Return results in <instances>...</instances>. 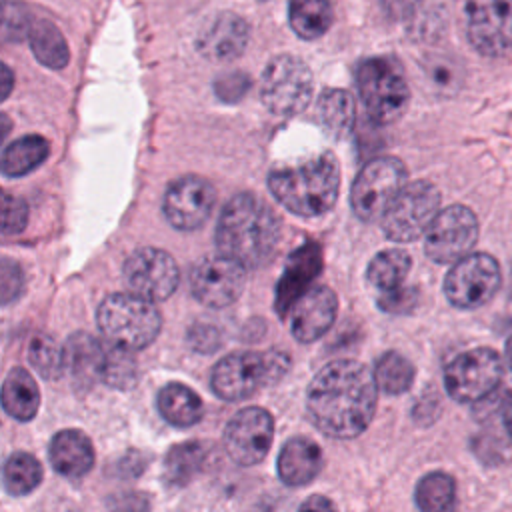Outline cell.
<instances>
[{"mask_svg": "<svg viewBox=\"0 0 512 512\" xmlns=\"http://www.w3.org/2000/svg\"><path fill=\"white\" fill-rule=\"evenodd\" d=\"M378 400L374 374L356 360L326 364L310 382L306 412L326 436L348 440L370 424Z\"/></svg>", "mask_w": 512, "mask_h": 512, "instance_id": "obj_1", "label": "cell"}, {"mask_svg": "<svg viewBox=\"0 0 512 512\" xmlns=\"http://www.w3.org/2000/svg\"><path fill=\"white\" fill-rule=\"evenodd\" d=\"M280 242V218L258 196L240 192L224 206L216 226L220 254L244 268L264 266Z\"/></svg>", "mask_w": 512, "mask_h": 512, "instance_id": "obj_2", "label": "cell"}, {"mask_svg": "<svg viewBox=\"0 0 512 512\" xmlns=\"http://www.w3.org/2000/svg\"><path fill=\"white\" fill-rule=\"evenodd\" d=\"M340 168L332 154H320L298 166L270 172L268 188L272 196L290 212L312 218L328 212L336 202Z\"/></svg>", "mask_w": 512, "mask_h": 512, "instance_id": "obj_3", "label": "cell"}, {"mask_svg": "<svg viewBox=\"0 0 512 512\" xmlns=\"http://www.w3.org/2000/svg\"><path fill=\"white\" fill-rule=\"evenodd\" d=\"M288 366L290 358L282 350L234 352L214 366L210 386L224 400H244L266 384L278 382Z\"/></svg>", "mask_w": 512, "mask_h": 512, "instance_id": "obj_4", "label": "cell"}, {"mask_svg": "<svg viewBox=\"0 0 512 512\" xmlns=\"http://www.w3.org/2000/svg\"><path fill=\"white\" fill-rule=\"evenodd\" d=\"M98 328L108 342L138 350L148 346L160 332V312L138 294H112L102 300L98 314Z\"/></svg>", "mask_w": 512, "mask_h": 512, "instance_id": "obj_5", "label": "cell"}, {"mask_svg": "<svg viewBox=\"0 0 512 512\" xmlns=\"http://www.w3.org/2000/svg\"><path fill=\"white\" fill-rule=\"evenodd\" d=\"M356 84L368 116L376 124H390L408 106V84L400 66L390 58H368L356 70Z\"/></svg>", "mask_w": 512, "mask_h": 512, "instance_id": "obj_6", "label": "cell"}, {"mask_svg": "<svg viewBox=\"0 0 512 512\" xmlns=\"http://www.w3.org/2000/svg\"><path fill=\"white\" fill-rule=\"evenodd\" d=\"M440 192L426 180L404 184L382 214V230L390 240L410 242L422 236L438 214Z\"/></svg>", "mask_w": 512, "mask_h": 512, "instance_id": "obj_7", "label": "cell"}, {"mask_svg": "<svg viewBox=\"0 0 512 512\" xmlns=\"http://www.w3.org/2000/svg\"><path fill=\"white\" fill-rule=\"evenodd\" d=\"M312 90L314 82L310 68L290 54L272 58L262 74V102L270 112L280 116L302 112L310 104Z\"/></svg>", "mask_w": 512, "mask_h": 512, "instance_id": "obj_8", "label": "cell"}, {"mask_svg": "<svg viewBox=\"0 0 512 512\" xmlns=\"http://www.w3.org/2000/svg\"><path fill=\"white\" fill-rule=\"evenodd\" d=\"M406 182V166L402 160L394 156H382L370 160L356 176L352 184L350 204L354 214L364 220L372 222L382 218L392 198Z\"/></svg>", "mask_w": 512, "mask_h": 512, "instance_id": "obj_9", "label": "cell"}, {"mask_svg": "<svg viewBox=\"0 0 512 512\" xmlns=\"http://www.w3.org/2000/svg\"><path fill=\"white\" fill-rule=\"evenodd\" d=\"M502 380V360L492 348H474L456 356L444 370L448 394L458 402L490 396Z\"/></svg>", "mask_w": 512, "mask_h": 512, "instance_id": "obj_10", "label": "cell"}, {"mask_svg": "<svg viewBox=\"0 0 512 512\" xmlns=\"http://www.w3.org/2000/svg\"><path fill=\"white\" fill-rule=\"evenodd\" d=\"M500 266L490 254H466L444 278V294L456 308H480L500 288Z\"/></svg>", "mask_w": 512, "mask_h": 512, "instance_id": "obj_11", "label": "cell"}, {"mask_svg": "<svg viewBox=\"0 0 512 512\" xmlns=\"http://www.w3.org/2000/svg\"><path fill=\"white\" fill-rule=\"evenodd\" d=\"M476 238V214L462 204H454L440 210L424 232V250L434 262L450 264L464 258L476 244Z\"/></svg>", "mask_w": 512, "mask_h": 512, "instance_id": "obj_12", "label": "cell"}, {"mask_svg": "<svg viewBox=\"0 0 512 512\" xmlns=\"http://www.w3.org/2000/svg\"><path fill=\"white\" fill-rule=\"evenodd\" d=\"M466 32L470 44L484 56L512 52V0H468Z\"/></svg>", "mask_w": 512, "mask_h": 512, "instance_id": "obj_13", "label": "cell"}, {"mask_svg": "<svg viewBox=\"0 0 512 512\" xmlns=\"http://www.w3.org/2000/svg\"><path fill=\"white\" fill-rule=\"evenodd\" d=\"M124 284L132 294L146 300H166L178 286V266L174 258L160 248H138L124 262Z\"/></svg>", "mask_w": 512, "mask_h": 512, "instance_id": "obj_14", "label": "cell"}, {"mask_svg": "<svg viewBox=\"0 0 512 512\" xmlns=\"http://www.w3.org/2000/svg\"><path fill=\"white\" fill-rule=\"evenodd\" d=\"M274 438L272 416L258 406L236 412L224 430V448L240 466H252L264 460Z\"/></svg>", "mask_w": 512, "mask_h": 512, "instance_id": "obj_15", "label": "cell"}, {"mask_svg": "<svg viewBox=\"0 0 512 512\" xmlns=\"http://www.w3.org/2000/svg\"><path fill=\"white\" fill-rule=\"evenodd\" d=\"M244 284V266L224 254L200 260L190 276L194 298L210 308L230 306L242 294Z\"/></svg>", "mask_w": 512, "mask_h": 512, "instance_id": "obj_16", "label": "cell"}, {"mask_svg": "<svg viewBox=\"0 0 512 512\" xmlns=\"http://www.w3.org/2000/svg\"><path fill=\"white\" fill-rule=\"evenodd\" d=\"M216 202L214 186L200 176H184L170 184L162 210L166 220L178 230L200 228Z\"/></svg>", "mask_w": 512, "mask_h": 512, "instance_id": "obj_17", "label": "cell"}, {"mask_svg": "<svg viewBox=\"0 0 512 512\" xmlns=\"http://www.w3.org/2000/svg\"><path fill=\"white\" fill-rule=\"evenodd\" d=\"M338 300L328 286L308 288L290 310V330L298 342H314L326 334L336 316Z\"/></svg>", "mask_w": 512, "mask_h": 512, "instance_id": "obj_18", "label": "cell"}, {"mask_svg": "<svg viewBox=\"0 0 512 512\" xmlns=\"http://www.w3.org/2000/svg\"><path fill=\"white\" fill-rule=\"evenodd\" d=\"M250 40V26L232 12H222L210 20L198 34V52L212 62H228L238 58Z\"/></svg>", "mask_w": 512, "mask_h": 512, "instance_id": "obj_19", "label": "cell"}, {"mask_svg": "<svg viewBox=\"0 0 512 512\" xmlns=\"http://www.w3.org/2000/svg\"><path fill=\"white\" fill-rule=\"evenodd\" d=\"M320 268H322V254H320V246L314 242L300 246L290 256L276 290V310L280 316H286L292 310V306L308 290L310 282L316 278Z\"/></svg>", "mask_w": 512, "mask_h": 512, "instance_id": "obj_20", "label": "cell"}, {"mask_svg": "<svg viewBox=\"0 0 512 512\" xmlns=\"http://www.w3.org/2000/svg\"><path fill=\"white\" fill-rule=\"evenodd\" d=\"M52 468L70 480H78L94 464V450L86 434L80 430H60L50 440L48 448Z\"/></svg>", "mask_w": 512, "mask_h": 512, "instance_id": "obj_21", "label": "cell"}, {"mask_svg": "<svg viewBox=\"0 0 512 512\" xmlns=\"http://www.w3.org/2000/svg\"><path fill=\"white\" fill-rule=\"evenodd\" d=\"M322 466V452L316 442L304 436L290 438L278 454V476L288 486H304L316 478Z\"/></svg>", "mask_w": 512, "mask_h": 512, "instance_id": "obj_22", "label": "cell"}, {"mask_svg": "<svg viewBox=\"0 0 512 512\" xmlns=\"http://www.w3.org/2000/svg\"><path fill=\"white\" fill-rule=\"evenodd\" d=\"M2 406L14 420H32L40 406V390L24 368H12L2 384Z\"/></svg>", "mask_w": 512, "mask_h": 512, "instance_id": "obj_23", "label": "cell"}, {"mask_svg": "<svg viewBox=\"0 0 512 512\" xmlns=\"http://www.w3.org/2000/svg\"><path fill=\"white\" fill-rule=\"evenodd\" d=\"M156 406L166 422L180 428L196 424L204 414V404L200 396L192 388L178 382H170L160 388L156 396Z\"/></svg>", "mask_w": 512, "mask_h": 512, "instance_id": "obj_24", "label": "cell"}, {"mask_svg": "<svg viewBox=\"0 0 512 512\" xmlns=\"http://www.w3.org/2000/svg\"><path fill=\"white\" fill-rule=\"evenodd\" d=\"M50 154V144L46 138L28 134L10 142L2 152V174L4 176H24L38 168Z\"/></svg>", "mask_w": 512, "mask_h": 512, "instance_id": "obj_25", "label": "cell"}, {"mask_svg": "<svg viewBox=\"0 0 512 512\" xmlns=\"http://www.w3.org/2000/svg\"><path fill=\"white\" fill-rule=\"evenodd\" d=\"M30 48L36 56V60L48 68L60 70L70 60L68 44L62 36V32L52 24L50 20H34L28 30Z\"/></svg>", "mask_w": 512, "mask_h": 512, "instance_id": "obj_26", "label": "cell"}, {"mask_svg": "<svg viewBox=\"0 0 512 512\" xmlns=\"http://www.w3.org/2000/svg\"><path fill=\"white\" fill-rule=\"evenodd\" d=\"M288 18L300 38L316 40L330 28L334 12L328 0H290Z\"/></svg>", "mask_w": 512, "mask_h": 512, "instance_id": "obj_27", "label": "cell"}, {"mask_svg": "<svg viewBox=\"0 0 512 512\" xmlns=\"http://www.w3.org/2000/svg\"><path fill=\"white\" fill-rule=\"evenodd\" d=\"M66 368L72 370L78 382H90L100 378L104 344L90 334H74L66 344Z\"/></svg>", "mask_w": 512, "mask_h": 512, "instance_id": "obj_28", "label": "cell"}, {"mask_svg": "<svg viewBox=\"0 0 512 512\" xmlns=\"http://www.w3.org/2000/svg\"><path fill=\"white\" fill-rule=\"evenodd\" d=\"M318 118L332 138H342L354 122V100L346 90L328 88L318 100Z\"/></svg>", "mask_w": 512, "mask_h": 512, "instance_id": "obj_29", "label": "cell"}, {"mask_svg": "<svg viewBox=\"0 0 512 512\" xmlns=\"http://www.w3.org/2000/svg\"><path fill=\"white\" fill-rule=\"evenodd\" d=\"M410 264H412L410 256L402 250L392 248V250L378 252L368 264V270H366L368 282L382 292L394 290L402 286V282L406 280L410 272Z\"/></svg>", "mask_w": 512, "mask_h": 512, "instance_id": "obj_30", "label": "cell"}, {"mask_svg": "<svg viewBox=\"0 0 512 512\" xmlns=\"http://www.w3.org/2000/svg\"><path fill=\"white\" fill-rule=\"evenodd\" d=\"M4 488L12 496H24L32 492L42 480L40 462L28 452H14L4 462Z\"/></svg>", "mask_w": 512, "mask_h": 512, "instance_id": "obj_31", "label": "cell"}, {"mask_svg": "<svg viewBox=\"0 0 512 512\" xmlns=\"http://www.w3.org/2000/svg\"><path fill=\"white\" fill-rule=\"evenodd\" d=\"M206 458V450L200 442H186L174 446L164 464V476L172 486H182L202 468Z\"/></svg>", "mask_w": 512, "mask_h": 512, "instance_id": "obj_32", "label": "cell"}, {"mask_svg": "<svg viewBox=\"0 0 512 512\" xmlns=\"http://www.w3.org/2000/svg\"><path fill=\"white\" fill-rule=\"evenodd\" d=\"M456 486L452 476L444 472H430L426 474L416 486V504L420 510L426 512H442L454 506Z\"/></svg>", "mask_w": 512, "mask_h": 512, "instance_id": "obj_33", "label": "cell"}, {"mask_svg": "<svg viewBox=\"0 0 512 512\" xmlns=\"http://www.w3.org/2000/svg\"><path fill=\"white\" fill-rule=\"evenodd\" d=\"M376 384L386 394H402L414 382V366L398 352H386L376 362Z\"/></svg>", "mask_w": 512, "mask_h": 512, "instance_id": "obj_34", "label": "cell"}, {"mask_svg": "<svg viewBox=\"0 0 512 512\" xmlns=\"http://www.w3.org/2000/svg\"><path fill=\"white\" fill-rule=\"evenodd\" d=\"M28 360L42 378L54 380L66 368V350L52 336L36 334L28 344Z\"/></svg>", "mask_w": 512, "mask_h": 512, "instance_id": "obj_35", "label": "cell"}, {"mask_svg": "<svg viewBox=\"0 0 512 512\" xmlns=\"http://www.w3.org/2000/svg\"><path fill=\"white\" fill-rule=\"evenodd\" d=\"M136 378V362L128 348L118 346L114 342L104 344L102 366H100V380L108 386L128 388Z\"/></svg>", "mask_w": 512, "mask_h": 512, "instance_id": "obj_36", "label": "cell"}, {"mask_svg": "<svg viewBox=\"0 0 512 512\" xmlns=\"http://www.w3.org/2000/svg\"><path fill=\"white\" fill-rule=\"evenodd\" d=\"M28 222V206L22 198L8 192L2 194V234H18Z\"/></svg>", "mask_w": 512, "mask_h": 512, "instance_id": "obj_37", "label": "cell"}, {"mask_svg": "<svg viewBox=\"0 0 512 512\" xmlns=\"http://www.w3.org/2000/svg\"><path fill=\"white\" fill-rule=\"evenodd\" d=\"M32 22L26 10L18 4L4 2V16H2V36L6 42H18L28 36Z\"/></svg>", "mask_w": 512, "mask_h": 512, "instance_id": "obj_38", "label": "cell"}, {"mask_svg": "<svg viewBox=\"0 0 512 512\" xmlns=\"http://www.w3.org/2000/svg\"><path fill=\"white\" fill-rule=\"evenodd\" d=\"M22 288H24V276H22L20 266L10 258H2V266H0L2 304H10L12 300H16L20 296Z\"/></svg>", "mask_w": 512, "mask_h": 512, "instance_id": "obj_39", "label": "cell"}, {"mask_svg": "<svg viewBox=\"0 0 512 512\" xmlns=\"http://www.w3.org/2000/svg\"><path fill=\"white\" fill-rule=\"evenodd\" d=\"M378 304L386 312H394V314L408 312L416 304V290L402 288V286H398L394 290H386V296H382L378 300Z\"/></svg>", "mask_w": 512, "mask_h": 512, "instance_id": "obj_40", "label": "cell"}, {"mask_svg": "<svg viewBox=\"0 0 512 512\" xmlns=\"http://www.w3.org/2000/svg\"><path fill=\"white\" fill-rule=\"evenodd\" d=\"M250 86V80L246 74H240V72H234V74H226L222 76L218 82H216V94L222 98V100H238L244 96V92L248 90Z\"/></svg>", "mask_w": 512, "mask_h": 512, "instance_id": "obj_41", "label": "cell"}, {"mask_svg": "<svg viewBox=\"0 0 512 512\" xmlns=\"http://www.w3.org/2000/svg\"><path fill=\"white\" fill-rule=\"evenodd\" d=\"M190 344L196 348V350H202V352H210L218 346V332L212 328V326H196L190 330Z\"/></svg>", "mask_w": 512, "mask_h": 512, "instance_id": "obj_42", "label": "cell"}, {"mask_svg": "<svg viewBox=\"0 0 512 512\" xmlns=\"http://www.w3.org/2000/svg\"><path fill=\"white\" fill-rule=\"evenodd\" d=\"M0 70H2V72H0V98H6V96L10 94V90H12L14 74H12V70H10L6 64H2Z\"/></svg>", "mask_w": 512, "mask_h": 512, "instance_id": "obj_43", "label": "cell"}, {"mask_svg": "<svg viewBox=\"0 0 512 512\" xmlns=\"http://www.w3.org/2000/svg\"><path fill=\"white\" fill-rule=\"evenodd\" d=\"M300 508H334V504L322 496H312L300 504Z\"/></svg>", "mask_w": 512, "mask_h": 512, "instance_id": "obj_44", "label": "cell"}, {"mask_svg": "<svg viewBox=\"0 0 512 512\" xmlns=\"http://www.w3.org/2000/svg\"><path fill=\"white\" fill-rule=\"evenodd\" d=\"M504 424H506V430H508V434L512 438V400H508V404L504 408Z\"/></svg>", "mask_w": 512, "mask_h": 512, "instance_id": "obj_45", "label": "cell"}, {"mask_svg": "<svg viewBox=\"0 0 512 512\" xmlns=\"http://www.w3.org/2000/svg\"><path fill=\"white\" fill-rule=\"evenodd\" d=\"M392 10H400V8H406L410 4V0H384Z\"/></svg>", "mask_w": 512, "mask_h": 512, "instance_id": "obj_46", "label": "cell"}, {"mask_svg": "<svg viewBox=\"0 0 512 512\" xmlns=\"http://www.w3.org/2000/svg\"><path fill=\"white\" fill-rule=\"evenodd\" d=\"M506 362H508V366L512 368V336L508 338V342H506Z\"/></svg>", "mask_w": 512, "mask_h": 512, "instance_id": "obj_47", "label": "cell"}]
</instances>
